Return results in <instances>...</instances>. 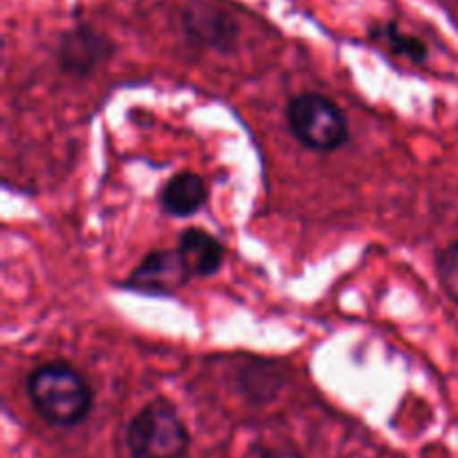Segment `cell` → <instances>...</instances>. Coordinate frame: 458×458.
<instances>
[{
    "label": "cell",
    "mask_w": 458,
    "mask_h": 458,
    "mask_svg": "<svg viewBox=\"0 0 458 458\" xmlns=\"http://www.w3.org/2000/svg\"><path fill=\"white\" fill-rule=\"evenodd\" d=\"M179 255L191 277H210L222 268L226 259V246L199 226H191L179 235Z\"/></svg>",
    "instance_id": "obj_6"
},
{
    "label": "cell",
    "mask_w": 458,
    "mask_h": 458,
    "mask_svg": "<svg viewBox=\"0 0 458 458\" xmlns=\"http://www.w3.org/2000/svg\"><path fill=\"white\" fill-rule=\"evenodd\" d=\"M132 458H186L191 434L177 407L165 398L146 403L125 428Z\"/></svg>",
    "instance_id": "obj_2"
},
{
    "label": "cell",
    "mask_w": 458,
    "mask_h": 458,
    "mask_svg": "<svg viewBox=\"0 0 458 458\" xmlns=\"http://www.w3.org/2000/svg\"><path fill=\"white\" fill-rule=\"evenodd\" d=\"M262 458H307L295 450H286V447H277V450H268Z\"/></svg>",
    "instance_id": "obj_10"
},
{
    "label": "cell",
    "mask_w": 458,
    "mask_h": 458,
    "mask_svg": "<svg viewBox=\"0 0 458 458\" xmlns=\"http://www.w3.org/2000/svg\"><path fill=\"white\" fill-rule=\"evenodd\" d=\"M186 264L177 249L152 250L125 280V289L146 295H173L191 282Z\"/></svg>",
    "instance_id": "obj_4"
},
{
    "label": "cell",
    "mask_w": 458,
    "mask_h": 458,
    "mask_svg": "<svg viewBox=\"0 0 458 458\" xmlns=\"http://www.w3.org/2000/svg\"><path fill=\"white\" fill-rule=\"evenodd\" d=\"M437 273L447 298L458 307V240L441 250L437 259Z\"/></svg>",
    "instance_id": "obj_9"
},
{
    "label": "cell",
    "mask_w": 458,
    "mask_h": 458,
    "mask_svg": "<svg viewBox=\"0 0 458 458\" xmlns=\"http://www.w3.org/2000/svg\"><path fill=\"white\" fill-rule=\"evenodd\" d=\"M291 134L313 152H334L349 141V121L331 98L304 92L286 103Z\"/></svg>",
    "instance_id": "obj_3"
},
{
    "label": "cell",
    "mask_w": 458,
    "mask_h": 458,
    "mask_svg": "<svg viewBox=\"0 0 458 458\" xmlns=\"http://www.w3.org/2000/svg\"><path fill=\"white\" fill-rule=\"evenodd\" d=\"M378 36L389 45V49H392L394 54H398V56H405L414 63H423L425 58H428V47H425L423 40L398 30L396 22H389Z\"/></svg>",
    "instance_id": "obj_8"
},
{
    "label": "cell",
    "mask_w": 458,
    "mask_h": 458,
    "mask_svg": "<svg viewBox=\"0 0 458 458\" xmlns=\"http://www.w3.org/2000/svg\"><path fill=\"white\" fill-rule=\"evenodd\" d=\"M112 54L110 38L89 27H76L63 36L58 45V63L63 72L74 76H88Z\"/></svg>",
    "instance_id": "obj_5"
},
{
    "label": "cell",
    "mask_w": 458,
    "mask_h": 458,
    "mask_svg": "<svg viewBox=\"0 0 458 458\" xmlns=\"http://www.w3.org/2000/svg\"><path fill=\"white\" fill-rule=\"evenodd\" d=\"M208 201V183L192 170H182L165 182L159 192V204L164 213L173 217H192Z\"/></svg>",
    "instance_id": "obj_7"
},
{
    "label": "cell",
    "mask_w": 458,
    "mask_h": 458,
    "mask_svg": "<svg viewBox=\"0 0 458 458\" xmlns=\"http://www.w3.org/2000/svg\"><path fill=\"white\" fill-rule=\"evenodd\" d=\"M27 396L36 414L54 428H74L83 423L94 405L89 383L67 362L36 367L27 378Z\"/></svg>",
    "instance_id": "obj_1"
}]
</instances>
